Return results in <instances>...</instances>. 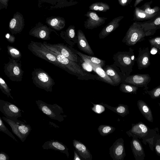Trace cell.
Here are the masks:
<instances>
[{
    "instance_id": "obj_49",
    "label": "cell",
    "mask_w": 160,
    "mask_h": 160,
    "mask_svg": "<svg viewBox=\"0 0 160 160\" xmlns=\"http://www.w3.org/2000/svg\"><path fill=\"white\" fill-rule=\"evenodd\" d=\"M8 1V0H0L1 3L6 6L7 5Z\"/></svg>"
},
{
    "instance_id": "obj_11",
    "label": "cell",
    "mask_w": 160,
    "mask_h": 160,
    "mask_svg": "<svg viewBox=\"0 0 160 160\" xmlns=\"http://www.w3.org/2000/svg\"><path fill=\"white\" fill-rule=\"evenodd\" d=\"M151 78L148 74H136L129 75L124 80V82L138 87L143 88V90L148 89V85L150 82Z\"/></svg>"
},
{
    "instance_id": "obj_43",
    "label": "cell",
    "mask_w": 160,
    "mask_h": 160,
    "mask_svg": "<svg viewBox=\"0 0 160 160\" xmlns=\"http://www.w3.org/2000/svg\"><path fill=\"white\" fill-rule=\"evenodd\" d=\"M5 37L8 41L11 43H13L15 42V37L9 33H6Z\"/></svg>"
},
{
    "instance_id": "obj_21",
    "label": "cell",
    "mask_w": 160,
    "mask_h": 160,
    "mask_svg": "<svg viewBox=\"0 0 160 160\" xmlns=\"http://www.w3.org/2000/svg\"><path fill=\"white\" fill-rule=\"evenodd\" d=\"M77 36L78 40L77 44L79 49L89 55H94V53L88 42L85 36L82 31L80 29L78 30Z\"/></svg>"
},
{
    "instance_id": "obj_29",
    "label": "cell",
    "mask_w": 160,
    "mask_h": 160,
    "mask_svg": "<svg viewBox=\"0 0 160 160\" xmlns=\"http://www.w3.org/2000/svg\"><path fill=\"white\" fill-rule=\"evenodd\" d=\"M100 104L122 117L127 116L129 113L128 107L127 105L120 104L117 107H113L103 102Z\"/></svg>"
},
{
    "instance_id": "obj_34",
    "label": "cell",
    "mask_w": 160,
    "mask_h": 160,
    "mask_svg": "<svg viewBox=\"0 0 160 160\" xmlns=\"http://www.w3.org/2000/svg\"><path fill=\"white\" fill-rule=\"evenodd\" d=\"M138 88L128 83L122 82L120 83L119 89L120 91L124 93L137 94Z\"/></svg>"
},
{
    "instance_id": "obj_19",
    "label": "cell",
    "mask_w": 160,
    "mask_h": 160,
    "mask_svg": "<svg viewBox=\"0 0 160 160\" xmlns=\"http://www.w3.org/2000/svg\"><path fill=\"white\" fill-rule=\"evenodd\" d=\"M123 18V16H120L113 19L102 28L99 34V38L104 39L118 28L120 22Z\"/></svg>"
},
{
    "instance_id": "obj_47",
    "label": "cell",
    "mask_w": 160,
    "mask_h": 160,
    "mask_svg": "<svg viewBox=\"0 0 160 160\" xmlns=\"http://www.w3.org/2000/svg\"><path fill=\"white\" fill-rule=\"evenodd\" d=\"M150 54H157L158 50L157 49L153 47H151V50L150 51Z\"/></svg>"
},
{
    "instance_id": "obj_36",
    "label": "cell",
    "mask_w": 160,
    "mask_h": 160,
    "mask_svg": "<svg viewBox=\"0 0 160 160\" xmlns=\"http://www.w3.org/2000/svg\"><path fill=\"white\" fill-rule=\"evenodd\" d=\"M7 52L12 59L20 60L22 55L21 52L17 48L12 46L8 45Z\"/></svg>"
},
{
    "instance_id": "obj_16",
    "label": "cell",
    "mask_w": 160,
    "mask_h": 160,
    "mask_svg": "<svg viewBox=\"0 0 160 160\" xmlns=\"http://www.w3.org/2000/svg\"><path fill=\"white\" fill-rule=\"evenodd\" d=\"M150 54L148 47L139 48L138 54L136 61L138 69H145L149 66L151 64Z\"/></svg>"
},
{
    "instance_id": "obj_10",
    "label": "cell",
    "mask_w": 160,
    "mask_h": 160,
    "mask_svg": "<svg viewBox=\"0 0 160 160\" xmlns=\"http://www.w3.org/2000/svg\"><path fill=\"white\" fill-rule=\"evenodd\" d=\"M43 44L50 50L59 54L72 61L78 63V56L77 50L71 46L62 43L51 44L44 42Z\"/></svg>"
},
{
    "instance_id": "obj_3",
    "label": "cell",
    "mask_w": 160,
    "mask_h": 160,
    "mask_svg": "<svg viewBox=\"0 0 160 160\" xmlns=\"http://www.w3.org/2000/svg\"><path fill=\"white\" fill-rule=\"evenodd\" d=\"M28 48L36 56L64 70L63 66L58 61L53 52L46 47L42 43L31 41L28 45Z\"/></svg>"
},
{
    "instance_id": "obj_18",
    "label": "cell",
    "mask_w": 160,
    "mask_h": 160,
    "mask_svg": "<svg viewBox=\"0 0 160 160\" xmlns=\"http://www.w3.org/2000/svg\"><path fill=\"white\" fill-rule=\"evenodd\" d=\"M130 142L132 152L136 160H144L146 156L142 144L138 138L132 137Z\"/></svg>"
},
{
    "instance_id": "obj_25",
    "label": "cell",
    "mask_w": 160,
    "mask_h": 160,
    "mask_svg": "<svg viewBox=\"0 0 160 160\" xmlns=\"http://www.w3.org/2000/svg\"><path fill=\"white\" fill-rule=\"evenodd\" d=\"M23 17L18 14L15 15L9 23V29L12 34L20 32L24 27Z\"/></svg>"
},
{
    "instance_id": "obj_9",
    "label": "cell",
    "mask_w": 160,
    "mask_h": 160,
    "mask_svg": "<svg viewBox=\"0 0 160 160\" xmlns=\"http://www.w3.org/2000/svg\"><path fill=\"white\" fill-rule=\"evenodd\" d=\"M9 61L4 64V72L12 81L19 82L22 81L24 72L22 69L20 60L9 58Z\"/></svg>"
},
{
    "instance_id": "obj_1",
    "label": "cell",
    "mask_w": 160,
    "mask_h": 160,
    "mask_svg": "<svg viewBox=\"0 0 160 160\" xmlns=\"http://www.w3.org/2000/svg\"><path fill=\"white\" fill-rule=\"evenodd\" d=\"M134 50L130 48L128 51H118L113 56V64L119 70L124 77L130 75L136 61Z\"/></svg>"
},
{
    "instance_id": "obj_30",
    "label": "cell",
    "mask_w": 160,
    "mask_h": 160,
    "mask_svg": "<svg viewBox=\"0 0 160 160\" xmlns=\"http://www.w3.org/2000/svg\"><path fill=\"white\" fill-rule=\"evenodd\" d=\"M47 23L54 29L59 31L62 29L65 26L64 20L60 18H52L49 20Z\"/></svg>"
},
{
    "instance_id": "obj_4",
    "label": "cell",
    "mask_w": 160,
    "mask_h": 160,
    "mask_svg": "<svg viewBox=\"0 0 160 160\" xmlns=\"http://www.w3.org/2000/svg\"><path fill=\"white\" fill-rule=\"evenodd\" d=\"M53 52L58 61L63 66L64 70L71 74L76 76L78 79L87 80L95 78V75L85 72L79 63L71 60L61 54Z\"/></svg>"
},
{
    "instance_id": "obj_15",
    "label": "cell",
    "mask_w": 160,
    "mask_h": 160,
    "mask_svg": "<svg viewBox=\"0 0 160 160\" xmlns=\"http://www.w3.org/2000/svg\"><path fill=\"white\" fill-rule=\"evenodd\" d=\"M113 64L111 65H107L104 67L103 69L114 84V86H117L121 83L124 82L126 77H124L119 69Z\"/></svg>"
},
{
    "instance_id": "obj_42",
    "label": "cell",
    "mask_w": 160,
    "mask_h": 160,
    "mask_svg": "<svg viewBox=\"0 0 160 160\" xmlns=\"http://www.w3.org/2000/svg\"><path fill=\"white\" fill-rule=\"evenodd\" d=\"M91 102L93 105L91 109L95 112L98 114H100L105 111V107L102 105L100 104H95Z\"/></svg>"
},
{
    "instance_id": "obj_24",
    "label": "cell",
    "mask_w": 160,
    "mask_h": 160,
    "mask_svg": "<svg viewBox=\"0 0 160 160\" xmlns=\"http://www.w3.org/2000/svg\"><path fill=\"white\" fill-rule=\"evenodd\" d=\"M72 143L75 150L83 160H92V155L89 150L84 143L75 139L73 140Z\"/></svg>"
},
{
    "instance_id": "obj_32",
    "label": "cell",
    "mask_w": 160,
    "mask_h": 160,
    "mask_svg": "<svg viewBox=\"0 0 160 160\" xmlns=\"http://www.w3.org/2000/svg\"><path fill=\"white\" fill-rule=\"evenodd\" d=\"M107 3L102 2H97L92 3L89 7L90 10L98 12H106L110 9Z\"/></svg>"
},
{
    "instance_id": "obj_6",
    "label": "cell",
    "mask_w": 160,
    "mask_h": 160,
    "mask_svg": "<svg viewBox=\"0 0 160 160\" xmlns=\"http://www.w3.org/2000/svg\"><path fill=\"white\" fill-rule=\"evenodd\" d=\"M31 75L32 82L36 87L47 92H52L55 82L45 71L41 68H34Z\"/></svg>"
},
{
    "instance_id": "obj_14",
    "label": "cell",
    "mask_w": 160,
    "mask_h": 160,
    "mask_svg": "<svg viewBox=\"0 0 160 160\" xmlns=\"http://www.w3.org/2000/svg\"><path fill=\"white\" fill-rule=\"evenodd\" d=\"M124 141L120 138L115 141L109 148V154L113 160H123L126 155Z\"/></svg>"
},
{
    "instance_id": "obj_44",
    "label": "cell",
    "mask_w": 160,
    "mask_h": 160,
    "mask_svg": "<svg viewBox=\"0 0 160 160\" xmlns=\"http://www.w3.org/2000/svg\"><path fill=\"white\" fill-rule=\"evenodd\" d=\"M119 4L122 7L127 6L132 2V0H118Z\"/></svg>"
},
{
    "instance_id": "obj_26",
    "label": "cell",
    "mask_w": 160,
    "mask_h": 160,
    "mask_svg": "<svg viewBox=\"0 0 160 160\" xmlns=\"http://www.w3.org/2000/svg\"><path fill=\"white\" fill-rule=\"evenodd\" d=\"M145 30L148 31L150 36L153 35L156 31L160 29V15L148 21L141 22Z\"/></svg>"
},
{
    "instance_id": "obj_48",
    "label": "cell",
    "mask_w": 160,
    "mask_h": 160,
    "mask_svg": "<svg viewBox=\"0 0 160 160\" xmlns=\"http://www.w3.org/2000/svg\"><path fill=\"white\" fill-rule=\"evenodd\" d=\"M144 0H135L133 6L135 8Z\"/></svg>"
},
{
    "instance_id": "obj_31",
    "label": "cell",
    "mask_w": 160,
    "mask_h": 160,
    "mask_svg": "<svg viewBox=\"0 0 160 160\" xmlns=\"http://www.w3.org/2000/svg\"><path fill=\"white\" fill-rule=\"evenodd\" d=\"M76 52L78 56L82 60H88L93 63L100 65L102 68L104 66L105 63V61L94 57L85 54L78 51L77 50Z\"/></svg>"
},
{
    "instance_id": "obj_20",
    "label": "cell",
    "mask_w": 160,
    "mask_h": 160,
    "mask_svg": "<svg viewBox=\"0 0 160 160\" xmlns=\"http://www.w3.org/2000/svg\"><path fill=\"white\" fill-rule=\"evenodd\" d=\"M42 147L44 149H51L60 151L65 154L68 158L69 157L68 148L66 145L58 140H50L46 141L44 143Z\"/></svg>"
},
{
    "instance_id": "obj_28",
    "label": "cell",
    "mask_w": 160,
    "mask_h": 160,
    "mask_svg": "<svg viewBox=\"0 0 160 160\" xmlns=\"http://www.w3.org/2000/svg\"><path fill=\"white\" fill-rule=\"evenodd\" d=\"M138 108L142 115L148 121L153 122V118L150 108L143 100H138L137 102Z\"/></svg>"
},
{
    "instance_id": "obj_38",
    "label": "cell",
    "mask_w": 160,
    "mask_h": 160,
    "mask_svg": "<svg viewBox=\"0 0 160 160\" xmlns=\"http://www.w3.org/2000/svg\"><path fill=\"white\" fill-rule=\"evenodd\" d=\"M146 94H148L152 99H156L160 97V84L150 91H144Z\"/></svg>"
},
{
    "instance_id": "obj_50",
    "label": "cell",
    "mask_w": 160,
    "mask_h": 160,
    "mask_svg": "<svg viewBox=\"0 0 160 160\" xmlns=\"http://www.w3.org/2000/svg\"><path fill=\"white\" fill-rule=\"evenodd\" d=\"M158 105H159V107H160V103H158Z\"/></svg>"
},
{
    "instance_id": "obj_40",
    "label": "cell",
    "mask_w": 160,
    "mask_h": 160,
    "mask_svg": "<svg viewBox=\"0 0 160 160\" xmlns=\"http://www.w3.org/2000/svg\"><path fill=\"white\" fill-rule=\"evenodd\" d=\"M151 47L156 48L158 50V54H160V36L151 38L148 39Z\"/></svg>"
},
{
    "instance_id": "obj_35",
    "label": "cell",
    "mask_w": 160,
    "mask_h": 160,
    "mask_svg": "<svg viewBox=\"0 0 160 160\" xmlns=\"http://www.w3.org/2000/svg\"><path fill=\"white\" fill-rule=\"evenodd\" d=\"M115 129L114 127L108 125H101L98 128L99 133L102 136H105L112 133Z\"/></svg>"
},
{
    "instance_id": "obj_13",
    "label": "cell",
    "mask_w": 160,
    "mask_h": 160,
    "mask_svg": "<svg viewBox=\"0 0 160 160\" xmlns=\"http://www.w3.org/2000/svg\"><path fill=\"white\" fill-rule=\"evenodd\" d=\"M88 18L84 22V26L88 29H92L97 28L105 23L108 18L99 17L94 11H89L84 15Z\"/></svg>"
},
{
    "instance_id": "obj_45",
    "label": "cell",
    "mask_w": 160,
    "mask_h": 160,
    "mask_svg": "<svg viewBox=\"0 0 160 160\" xmlns=\"http://www.w3.org/2000/svg\"><path fill=\"white\" fill-rule=\"evenodd\" d=\"M9 157L5 152H1L0 153V160H9Z\"/></svg>"
},
{
    "instance_id": "obj_5",
    "label": "cell",
    "mask_w": 160,
    "mask_h": 160,
    "mask_svg": "<svg viewBox=\"0 0 160 160\" xmlns=\"http://www.w3.org/2000/svg\"><path fill=\"white\" fill-rule=\"evenodd\" d=\"M149 36L150 33L145 30L141 22L135 21L130 26L122 42L127 46H132Z\"/></svg>"
},
{
    "instance_id": "obj_41",
    "label": "cell",
    "mask_w": 160,
    "mask_h": 160,
    "mask_svg": "<svg viewBox=\"0 0 160 160\" xmlns=\"http://www.w3.org/2000/svg\"><path fill=\"white\" fill-rule=\"evenodd\" d=\"M0 131L6 134L12 138L15 141L18 142V141L15 138V137L13 135L11 132L9 131L8 128L4 125L3 123L2 119L1 117H0Z\"/></svg>"
},
{
    "instance_id": "obj_33",
    "label": "cell",
    "mask_w": 160,
    "mask_h": 160,
    "mask_svg": "<svg viewBox=\"0 0 160 160\" xmlns=\"http://www.w3.org/2000/svg\"><path fill=\"white\" fill-rule=\"evenodd\" d=\"M152 1L144 3L141 6L139 7L146 13L150 15L154 14L160 11V7L156 6L152 8L151 7V4L152 3Z\"/></svg>"
},
{
    "instance_id": "obj_12",
    "label": "cell",
    "mask_w": 160,
    "mask_h": 160,
    "mask_svg": "<svg viewBox=\"0 0 160 160\" xmlns=\"http://www.w3.org/2000/svg\"><path fill=\"white\" fill-rule=\"evenodd\" d=\"M0 111L10 119H17L22 117L21 110L15 104L0 99Z\"/></svg>"
},
{
    "instance_id": "obj_23",
    "label": "cell",
    "mask_w": 160,
    "mask_h": 160,
    "mask_svg": "<svg viewBox=\"0 0 160 160\" xmlns=\"http://www.w3.org/2000/svg\"><path fill=\"white\" fill-rule=\"evenodd\" d=\"M82 60L90 65L92 69L98 75L101 80L111 85L114 86L112 80L100 65L88 60Z\"/></svg>"
},
{
    "instance_id": "obj_2",
    "label": "cell",
    "mask_w": 160,
    "mask_h": 160,
    "mask_svg": "<svg viewBox=\"0 0 160 160\" xmlns=\"http://www.w3.org/2000/svg\"><path fill=\"white\" fill-rule=\"evenodd\" d=\"M158 128L150 129L142 122L132 124L131 128L127 131L126 133L129 137H135L142 139L145 145L148 143L150 149L153 151V141L154 138L158 133Z\"/></svg>"
},
{
    "instance_id": "obj_37",
    "label": "cell",
    "mask_w": 160,
    "mask_h": 160,
    "mask_svg": "<svg viewBox=\"0 0 160 160\" xmlns=\"http://www.w3.org/2000/svg\"><path fill=\"white\" fill-rule=\"evenodd\" d=\"M0 88L4 94H6L8 97H10L14 99L11 93V89L9 88L5 80L1 77H0Z\"/></svg>"
},
{
    "instance_id": "obj_39",
    "label": "cell",
    "mask_w": 160,
    "mask_h": 160,
    "mask_svg": "<svg viewBox=\"0 0 160 160\" xmlns=\"http://www.w3.org/2000/svg\"><path fill=\"white\" fill-rule=\"evenodd\" d=\"M153 147L156 154L160 157V135L158 133L154 136L153 141Z\"/></svg>"
},
{
    "instance_id": "obj_22",
    "label": "cell",
    "mask_w": 160,
    "mask_h": 160,
    "mask_svg": "<svg viewBox=\"0 0 160 160\" xmlns=\"http://www.w3.org/2000/svg\"><path fill=\"white\" fill-rule=\"evenodd\" d=\"M75 26H70L65 31L60 33L61 37L68 45L73 47L78 43V37L76 35Z\"/></svg>"
},
{
    "instance_id": "obj_46",
    "label": "cell",
    "mask_w": 160,
    "mask_h": 160,
    "mask_svg": "<svg viewBox=\"0 0 160 160\" xmlns=\"http://www.w3.org/2000/svg\"><path fill=\"white\" fill-rule=\"evenodd\" d=\"M74 157L73 160H83L81 158L78 154L76 150H74Z\"/></svg>"
},
{
    "instance_id": "obj_27",
    "label": "cell",
    "mask_w": 160,
    "mask_h": 160,
    "mask_svg": "<svg viewBox=\"0 0 160 160\" xmlns=\"http://www.w3.org/2000/svg\"><path fill=\"white\" fill-rule=\"evenodd\" d=\"M159 15L160 11L154 14L150 15L146 13L139 7H136L134 11V18L133 20L136 21L149 20Z\"/></svg>"
},
{
    "instance_id": "obj_17",
    "label": "cell",
    "mask_w": 160,
    "mask_h": 160,
    "mask_svg": "<svg viewBox=\"0 0 160 160\" xmlns=\"http://www.w3.org/2000/svg\"><path fill=\"white\" fill-rule=\"evenodd\" d=\"M52 31L46 26H37L32 29L29 34L38 39L48 40L50 39V34Z\"/></svg>"
},
{
    "instance_id": "obj_8",
    "label": "cell",
    "mask_w": 160,
    "mask_h": 160,
    "mask_svg": "<svg viewBox=\"0 0 160 160\" xmlns=\"http://www.w3.org/2000/svg\"><path fill=\"white\" fill-rule=\"evenodd\" d=\"M2 118L10 126L13 133L24 142L32 130L30 125L26 124L18 118L10 119L3 116Z\"/></svg>"
},
{
    "instance_id": "obj_7",
    "label": "cell",
    "mask_w": 160,
    "mask_h": 160,
    "mask_svg": "<svg viewBox=\"0 0 160 160\" xmlns=\"http://www.w3.org/2000/svg\"><path fill=\"white\" fill-rule=\"evenodd\" d=\"M36 103L39 109L52 119L61 122L67 116L64 114L62 108L57 104H49L40 100H36Z\"/></svg>"
}]
</instances>
